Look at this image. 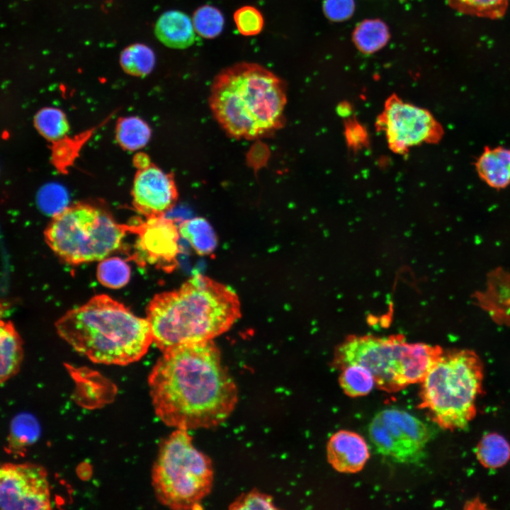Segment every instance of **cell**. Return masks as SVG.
I'll list each match as a JSON object with an SVG mask.
<instances>
[{
    "label": "cell",
    "mask_w": 510,
    "mask_h": 510,
    "mask_svg": "<svg viewBox=\"0 0 510 510\" xmlns=\"http://www.w3.org/2000/svg\"><path fill=\"white\" fill-rule=\"evenodd\" d=\"M148 385L157 416L176 429L215 427L229 417L237 402V386L212 340L162 351Z\"/></svg>",
    "instance_id": "1"
},
{
    "label": "cell",
    "mask_w": 510,
    "mask_h": 510,
    "mask_svg": "<svg viewBox=\"0 0 510 510\" xmlns=\"http://www.w3.org/2000/svg\"><path fill=\"white\" fill-rule=\"evenodd\" d=\"M237 295L228 286L196 274L174 290L155 295L146 310L153 342L162 351L212 340L241 317Z\"/></svg>",
    "instance_id": "2"
},
{
    "label": "cell",
    "mask_w": 510,
    "mask_h": 510,
    "mask_svg": "<svg viewBox=\"0 0 510 510\" xmlns=\"http://www.w3.org/2000/svg\"><path fill=\"white\" fill-rule=\"evenodd\" d=\"M286 86L261 64L242 62L222 69L210 87V110L226 133L253 140L283 127Z\"/></svg>",
    "instance_id": "3"
},
{
    "label": "cell",
    "mask_w": 510,
    "mask_h": 510,
    "mask_svg": "<svg viewBox=\"0 0 510 510\" xmlns=\"http://www.w3.org/2000/svg\"><path fill=\"white\" fill-rule=\"evenodd\" d=\"M59 336L91 361L126 366L142 358L153 342L147 318L108 295L92 297L55 323Z\"/></svg>",
    "instance_id": "4"
},
{
    "label": "cell",
    "mask_w": 510,
    "mask_h": 510,
    "mask_svg": "<svg viewBox=\"0 0 510 510\" xmlns=\"http://www.w3.org/2000/svg\"><path fill=\"white\" fill-rule=\"evenodd\" d=\"M443 353L437 346L408 343L402 335H353L336 348L334 363L340 368L360 364L372 373L380 389L396 392L422 382Z\"/></svg>",
    "instance_id": "5"
},
{
    "label": "cell",
    "mask_w": 510,
    "mask_h": 510,
    "mask_svg": "<svg viewBox=\"0 0 510 510\" xmlns=\"http://www.w3.org/2000/svg\"><path fill=\"white\" fill-rule=\"evenodd\" d=\"M482 377V363L474 352L443 353L422 380L420 407L441 428H463L476 414Z\"/></svg>",
    "instance_id": "6"
},
{
    "label": "cell",
    "mask_w": 510,
    "mask_h": 510,
    "mask_svg": "<svg viewBox=\"0 0 510 510\" xmlns=\"http://www.w3.org/2000/svg\"><path fill=\"white\" fill-rule=\"evenodd\" d=\"M155 495L176 510L200 509L213 482L210 459L196 448L188 430L176 429L160 444L152 469Z\"/></svg>",
    "instance_id": "7"
},
{
    "label": "cell",
    "mask_w": 510,
    "mask_h": 510,
    "mask_svg": "<svg viewBox=\"0 0 510 510\" xmlns=\"http://www.w3.org/2000/svg\"><path fill=\"white\" fill-rule=\"evenodd\" d=\"M128 232L130 226L118 223L106 211L77 203L53 215L44 234L61 260L78 265L106 258L120 246Z\"/></svg>",
    "instance_id": "8"
},
{
    "label": "cell",
    "mask_w": 510,
    "mask_h": 510,
    "mask_svg": "<svg viewBox=\"0 0 510 510\" xmlns=\"http://www.w3.org/2000/svg\"><path fill=\"white\" fill-rule=\"evenodd\" d=\"M389 148L400 154L424 143H435L443 135L441 124L426 109L404 101L392 94L385 102L375 121Z\"/></svg>",
    "instance_id": "9"
},
{
    "label": "cell",
    "mask_w": 510,
    "mask_h": 510,
    "mask_svg": "<svg viewBox=\"0 0 510 510\" xmlns=\"http://www.w3.org/2000/svg\"><path fill=\"white\" fill-rule=\"evenodd\" d=\"M368 434L380 454L403 463L419 460L430 436L421 421L397 409H385L376 414L369 424Z\"/></svg>",
    "instance_id": "10"
},
{
    "label": "cell",
    "mask_w": 510,
    "mask_h": 510,
    "mask_svg": "<svg viewBox=\"0 0 510 510\" xmlns=\"http://www.w3.org/2000/svg\"><path fill=\"white\" fill-rule=\"evenodd\" d=\"M47 474L33 463H6L0 469L2 510H46L52 508Z\"/></svg>",
    "instance_id": "11"
},
{
    "label": "cell",
    "mask_w": 510,
    "mask_h": 510,
    "mask_svg": "<svg viewBox=\"0 0 510 510\" xmlns=\"http://www.w3.org/2000/svg\"><path fill=\"white\" fill-rule=\"evenodd\" d=\"M130 227L131 232L137 234L132 255L135 261L166 271L175 268L180 234L176 220L164 216L151 217Z\"/></svg>",
    "instance_id": "12"
},
{
    "label": "cell",
    "mask_w": 510,
    "mask_h": 510,
    "mask_svg": "<svg viewBox=\"0 0 510 510\" xmlns=\"http://www.w3.org/2000/svg\"><path fill=\"white\" fill-rule=\"evenodd\" d=\"M132 203L146 218L164 216L176 204L178 190L174 176L150 162L138 167L132 188Z\"/></svg>",
    "instance_id": "13"
},
{
    "label": "cell",
    "mask_w": 510,
    "mask_h": 510,
    "mask_svg": "<svg viewBox=\"0 0 510 510\" xmlns=\"http://www.w3.org/2000/svg\"><path fill=\"white\" fill-rule=\"evenodd\" d=\"M327 450L330 465L336 471L344 473L360 471L370 455L364 438L346 430L339 431L331 436Z\"/></svg>",
    "instance_id": "14"
},
{
    "label": "cell",
    "mask_w": 510,
    "mask_h": 510,
    "mask_svg": "<svg viewBox=\"0 0 510 510\" xmlns=\"http://www.w3.org/2000/svg\"><path fill=\"white\" fill-rule=\"evenodd\" d=\"M191 18L185 13L171 10L163 13L154 26V34L165 46L172 49H186L196 38Z\"/></svg>",
    "instance_id": "15"
},
{
    "label": "cell",
    "mask_w": 510,
    "mask_h": 510,
    "mask_svg": "<svg viewBox=\"0 0 510 510\" xmlns=\"http://www.w3.org/2000/svg\"><path fill=\"white\" fill-rule=\"evenodd\" d=\"M476 170L492 188L500 189L510 184V149L504 147L486 148L476 162Z\"/></svg>",
    "instance_id": "16"
},
{
    "label": "cell",
    "mask_w": 510,
    "mask_h": 510,
    "mask_svg": "<svg viewBox=\"0 0 510 510\" xmlns=\"http://www.w3.org/2000/svg\"><path fill=\"white\" fill-rule=\"evenodd\" d=\"M1 383L6 382L19 370L23 360L22 339L10 321H1Z\"/></svg>",
    "instance_id": "17"
},
{
    "label": "cell",
    "mask_w": 510,
    "mask_h": 510,
    "mask_svg": "<svg viewBox=\"0 0 510 510\" xmlns=\"http://www.w3.org/2000/svg\"><path fill=\"white\" fill-rule=\"evenodd\" d=\"M357 49L372 54L382 49L390 39L387 25L380 19H366L356 27L352 35Z\"/></svg>",
    "instance_id": "18"
},
{
    "label": "cell",
    "mask_w": 510,
    "mask_h": 510,
    "mask_svg": "<svg viewBox=\"0 0 510 510\" xmlns=\"http://www.w3.org/2000/svg\"><path fill=\"white\" fill-rule=\"evenodd\" d=\"M180 235L186 239L200 255L210 254L217 245L215 233L210 223L203 217H195L181 222Z\"/></svg>",
    "instance_id": "19"
},
{
    "label": "cell",
    "mask_w": 510,
    "mask_h": 510,
    "mask_svg": "<svg viewBox=\"0 0 510 510\" xmlns=\"http://www.w3.org/2000/svg\"><path fill=\"white\" fill-rule=\"evenodd\" d=\"M116 139L120 147L130 151L144 147L151 137L149 125L141 118L131 116L118 120L115 129Z\"/></svg>",
    "instance_id": "20"
},
{
    "label": "cell",
    "mask_w": 510,
    "mask_h": 510,
    "mask_svg": "<svg viewBox=\"0 0 510 510\" xmlns=\"http://www.w3.org/2000/svg\"><path fill=\"white\" fill-rule=\"evenodd\" d=\"M155 62L154 51L142 43L128 46L120 55V64L124 72L135 76L148 75L154 69Z\"/></svg>",
    "instance_id": "21"
},
{
    "label": "cell",
    "mask_w": 510,
    "mask_h": 510,
    "mask_svg": "<svg viewBox=\"0 0 510 510\" xmlns=\"http://www.w3.org/2000/svg\"><path fill=\"white\" fill-rule=\"evenodd\" d=\"M477 456L484 466L499 468L510 458V445L502 436L495 433L489 434L478 444Z\"/></svg>",
    "instance_id": "22"
},
{
    "label": "cell",
    "mask_w": 510,
    "mask_h": 510,
    "mask_svg": "<svg viewBox=\"0 0 510 510\" xmlns=\"http://www.w3.org/2000/svg\"><path fill=\"white\" fill-rule=\"evenodd\" d=\"M339 382L344 392L350 397H360L368 394L375 384L372 373L363 366L351 363L344 366Z\"/></svg>",
    "instance_id": "23"
},
{
    "label": "cell",
    "mask_w": 510,
    "mask_h": 510,
    "mask_svg": "<svg viewBox=\"0 0 510 510\" xmlns=\"http://www.w3.org/2000/svg\"><path fill=\"white\" fill-rule=\"evenodd\" d=\"M455 11L472 16L492 20L502 18L510 0H446Z\"/></svg>",
    "instance_id": "24"
},
{
    "label": "cell",
    "mask_w": 510,
    "mask_h": 510,
    "mask_svg": "<svg viewBox=\"0 0 510 510\" xmlns=\"http://www.w3.org/2000/svg\"><path fill=\"white\" fill-rule=\"evenodd\" d=\"M34 125L46 140L57 142L62 140L69 130L64 113L56 108H43L34 116Z\"/></svg>",
    "instance_id": "25"
},
{
    "label": "cell",
    "mask_w": 510,
    "mask_h": 510,
    "mask_svg": "<svg viewBox=\"0 0 510 510\" xmlns=\"http://www.w3.org/2000/svg\"><path fill=\"white\" fill-rule=\"evenodd\" d=\"M130 268L119 257L102 259L98 264L96 277L99 283L111 289H119L127 285L130 279Z\"/></svg>",
    "instance_id": "26"
},
{
    "label": "cell",
    "mask_w": 510,
    "mask_h": 510,
    "mask_svg": "<svg viewBox=\"0 0 510 510\" xmlns=\"http://www.w3.org/2000/svg\"><path fill=\"white\" fill-rule=\"evenodd\" d=\"M192 22L197 34L206 39H212L222 33L225 20L217 8L203 5L194 11Z\"/></svg>",
    "instance_id": "27"
},
{
    "label": "cell",
    "mask_w": 510,
    "mask_h": 510,
    "mask_svg": "<svg viewBox=\"0 0 510 510\" xmlns=\"http://www.w3.org/2000/svg\"><path fill=\"white\" fill-rule=\"evenodd\" d=\"M234 21L239 33L245 36L258 35L264 23L261 13L251 6L238 8L234 13Z\"/></svg>",
    "instance_id": "28"
},
{
    "label": "cell",
    "mask_w": 510,
    "mask_h": 510,
    "mask_svg": "<svg viewBox=\"0 0 510 510\" xmlns=\"http://www.w3.org/2000/svg\"><path fill=\"white\" fill-rule=\"evenodd\" d=\"M232 509H276L273 499L257 490L243 494L230 506Z\"/></svg>",
    "instance_id": "29"
},
{
    "label": "cell",
    "mask_w": 510,
    "mask_h": 510,
    "mask_svg": "<svg viewBox=\"0 0 510 510\" xmlns=\"http://www.w3.org/2000/svg\"><path fill=\"white\" fill-rule=\"evenodd\" d=\"M324 15L332 21L341 22L350 18L355 11L354 0H323Z\"/></svg>",
    "instance_id": "30"
},
{
    "label": "cell",
    "mask_w": 510,
    "mask_h": 510,
    "mask_svg": "<svg viewBox=\"0 0 510 510\" xmlns=\"http://www.w3.org/2000/svg\"><path fill=\"white\" fill-rule=\"evenodd\" d=\"M63 198L62 190L59 187L50 186L41 192L39 203L41 209L45 212L55 215L67 206L64 205L66 198Z\"/></svg>",
    "instance_id": "31"
},
{
    "label": "cell",
    "mask_w": 510,
    "mask_h": 510,
    "mask_svg": "<svg viewBox=\"0 0 510 510\" xmlns=\"http://www.w3.org/2000/svg\"><path fill=\"white\" fill-rule=\"evenodd\" d=\"M346 140L348 143L353 147H356L366 141L367 135L363 127L356 123L350 122L346 125Z\"/></svg>",
    "instance_id": "32"
}]
</instances>
